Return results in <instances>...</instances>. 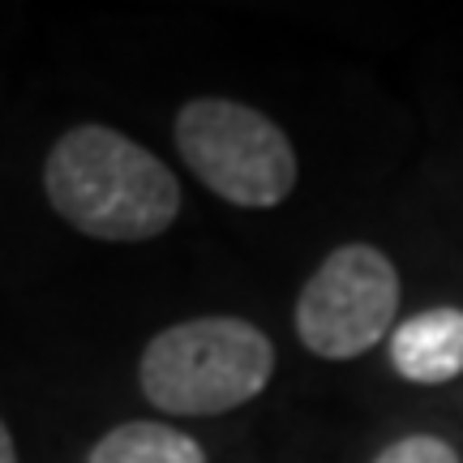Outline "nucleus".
<instances>
[{
  "mask_svg": "<svg viewBox=\"0 0 463 463\" xmlns=\"http://www.w3.org/2000/svg\"><path fill=\"white\" fill-rule=\"evenodd\" d=\"M43 189L65 223L112 245L164 236L181 215L172 167L108 125L69 129L43 164Z\"/></svg>",
  "mask_w": 463,
  "mask_h": 463,
  "instance_id": "f257e3e1",
  "label": "nucleus"
},
{
  "mask_svg": "<svg viewBox=\"0 0 463 463\" xmlns=\"http://www.w3.org/2000/svg\"><path fill=\"white\" fill-rule=\"evenodd\" d=\"M275 344L245 317H189L142 352V395L167 416H219L266 391Z\"/></svg>",
  "mask_w": 463,
  "mask_h": 463,
  "instance_id": "f03ea898",
  "label": "nucleus"
},
{
  "mask_svg": "<svg viewBox=\"0 0 463 463\" xmlns=\"http://www.w3.org/2000/svg\"><path fill=\"white\" fill-rule=\"evenodd\" d=\"M176 150L215 198L270 211L297 189V150L258 108L236 99H194L176 112Z\"/></svg>",
  "mask_w": 463,
  "mask_h": 463,
  "instance_id": "7ed1b4c3",
  "label": "nucleus"
},
{
  "mask_svg": "<svg viewBox=\"0 0 463 463\" xmlns=\"http://www.w3.org/2000/svg\"><path fill=\"white\" fill-rule=\"evenodd\" d=\"M399 314V270L378 245H339L305 279L297 335L322 361H352L378 347Z\"/></svg>",
  "mask_w": 463,
  "mask_h": 463,
  "instance_id": "20e7f679",
  "label": "nucleus"
},
{
  "mask_svg": "<svg viewBox=\"0 0 463 463\" xmlns=\"http://www.w3.org/2000/svg\"><path fill=\"white\" fill-rule=\"evenodd\" d=\"M386 356H391V369L408 382H420V386L455 382L463 373V309L438 305V309L403 317L391 331Z\"/></svg>",
  "mask_w": 463,
  "mask_h": 463,
  "instance_id": "39448f33",
  "label": "nucleus"
},
{
  "mask_svg": "<svg viewBox=\"0 0 463 463\" xmlns=\"http://www.w3.org/2000/svg\"><path fill=\"white\" fill-rule=\"evenodd\" d=\"M86 463H206L198 438L159 420H125L90 447Z\"/></svg>",
  "mask_w": 463,
  "mask_h": 463,
  "instance_id": "423d86ee",
  "label": "nucleus"
},
{
  "mask_svg": "<svg viewBox=\"0 0 463 463\" xmlns=\"http://www.w3.org/2000/svg\"><path fill=\"white\" fill-rule=\"evenodd\" d=\"M373 463H459V450L438 433H408L386 450H378Z\"/></svg>",
  "mask_w": 463,
  "mask_h": 463,
  "instance_id": "0eeeda50",
  "label": "nucleus"
},
{
  "mask_svg": "<svg viewBox=\"0 0 463 463\" xmlns=\"http://www.w3.org/2000/svg\"><path fill=\"white\" fill-rule=\"evenodd\" d=\"M0 463H17L14 438H9V430H5V420H0Z\"/></svg>",
  "mask_w": 463,
  "mask_h": 463,
  "instance_id": "6e6552de",
  "label": "nucleus"
}]
</instances>
